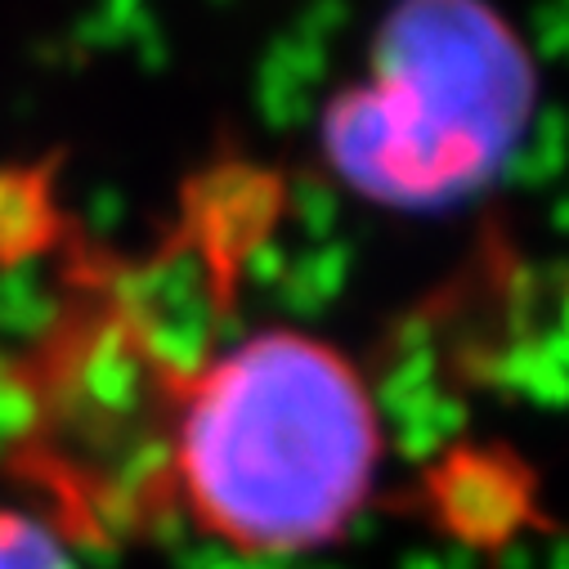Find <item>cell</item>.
<instances>
[{"label": "cell", "instance_id": "cell-1", "mask_svg": "<svg viewBox=\"0 0 569 569\" xmlns=\"http://www.w3.org/2000/svg\"><path fill=\"white\" fill-rule=\"evenodd\" d=\"M381 467L363 372L328 341L264 328L171 377L153 498L247 556L337 542Z\"/></svg>", "mask_w": 569, "mask_h": 569}, {"label": "cell", "instance_id": "cell-2", "mask_svg": "<svg viewBox=\"0 0 569 569\" xmlns=\"http://www.w3.org/2000/svg\"><path fill=\"white\" fill-rule=\"evenodd\" d=\"M533 99V59L493 6L403 0L368 81L328 112V153L372 202H462L502 171Z\"/></svg>", "mask_w": 569, "mask_h": 569}, {"label": "cell", "instance_id": "cell-3", "mask_svg": "<svg viewBox=\"0 0 569 569\" xmlns=\"http://www.w3.org/2000/svg\"><path fill=\"white\" fill-rule=\"evenodd\" d=\"M0 569H77V565L50 525L14 507H0Z\"/></svg>", "mask_w": 569, "mask_h": 569}]
</instances>
